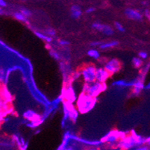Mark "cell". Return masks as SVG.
Segmentation results:
<instances>
[{
  "instance_id": "1",
  "label": "cell",
  "mask_w": 150,
  "mask_h": 150,
  "mask_svg": "<svg viewBox=\"0 0 150 150\" xmlns=\"http://www.w3.org/2000/svg\"><path fill=\"white\" fill-rule=\"evenodd\" d=\"M96 103V98H93L82 92L78 98L76 105L79 112L81 114L88 113L94 108Z\"/></svg>"
},
{
  "instance_id": "2",
  "label": "cell",
  "mask_w": 150,
  "mask_h": 150,
  "mask_svg": "<svg viewBox=\"0 0 150 150\" xmlns=\"http://www.w3.org/2000/svg\"><path fill=\"white\" fill-rule=\"evenodd\" d=\"M106 87L105 84L94 81L91 84H84L83 92L90 97L96 98L102 92L105 90Z\"/></svg>"
},
{
  "instance_id": "3",
  "label": "cell",
  "mask_w": 150,
  "mask_h": 150,
  "mask_svg": "<svg viewBox=\"0 0 150 150\" xmlns=\"http://www.w3.org/2000/svg\"><path fill=\"white\" fill-rule=\"evenodd\" d=\"M96 68L92 64H88L81 69V76L86 84H91L96 81Z\"/></svg>"
},
{
  "instance_id": "4",
  "label": "cell",
  "mask_w": 150,
  "mask_h": 150,
  "mask_svg": "<svg viewBox=\"0 0 150 150\" xmlns=\"http://www.w3.org/2000/svg\"><path fill=\"white\" fill-rule=\"evenodd\" d=\"M126 136H125V134L122 132H118L116 131L109 132L102 139V143H107L110 144H114V143L118 142L119 140H123Z\"/></svg>"
},
{
  "instance_id": "5",
  "label": "cell",
  "mask_w": 150,
  "mask_h": 150,
  "mask_svg": "<svg viewBox=\"0 0 150 150\" xmlns=\"http://www.w3.org/2000/svg\"><path fill=\"white\" fill-rule=\"evenodd\" d=\"M105 69L110 75L115 74L121 69V63L119 60L113 58V59L109 60L105 64Z\"/></svg>"
},
{
  "instance_id": "6",
  "label": "cell",
  "mask_w": 150,
  "mask_h": 150,
  "mask_svg": "<svg viewBox=\"0 0 150 150\" xmlns=\"http://www.w3.org/2000/svg\"><path fill=\"white\" fill-rule=\"evenodd\" d=\"M92 28L106 36H111L114 34V30L111 26L108 25H104V24H102L100 22H93L92 24Z\"/></svg>"
},
{
  "instance_id": "7",
  "label": "cell",
  "mask_w": 150,
  "mask_h": 150,
  "mask_svg": "<svg viewBox=\"0 0 150 150\" xmlns=\"http://www.w3.org/2000/svg\"><path fill=\"white\" fill-rule=\"evenodd\" d=\"M64 100H66V102L70 103L73 104V102L76 101V95L75 90L73 87L72 86V84H69L67 88L64 90Z\"/></svg>"
},
{
  "instance_id": "8",
  "label": "cell",
  "mask_w": 150,
  "mask_h": 150,
  "mask_svg": "<svg viewBox=\"0 0 150 150\" xmlns=\"http://www.w3.org/2000/svg\"><path fill=\"white\" fill-rule=\"evenodd\" d=\"M64 107L67 110L68 117L69 118V120H72L73 123H76L78 116H79V111H78L77 108H75L73 104L68 102L64 103Z\"/></svg>"
},
{
  "instance_id": "9",
  "label": "cell",
  "mask_w": 150,
  "mask_h": 150,
  "mask_svg": "<svg viewBox=\"0 0 150 150\" xmlns=\"http://www.w3.org/2000/svg\"><path fill=\"white\" fill-rule=\"evenodd\" d=\"M125 15L129 20H132L139 21L141 20L143 18V15L139 11L135 10L133 8H126L125 11Z\"/></svg>"
},
{
  "instance_id": "10",
  "label": "cell",
  "mask_w": 150,
  "mask_h": 150,
  "mask_svg": "<svg viewBox=\"0 0 150 150\" xmlns=\"http://www.w3.org/2000/svg\"><path fill=\"white\" fill-rule=\"evenodd\" d=\"M111 75L105 70V68H98L96 71V81L105 84Z\"/></svg>"
},
{
  "instance_id": "11",
  "label": "cell",
  "mask_w": 150,
  "mask_h": 150,
  "mask_svg": "<svg viewBox=\"0 0 150 150\" xmlns=\"http://www.w3.org/2000/svg\"><path fill=\"white\" fill-rule=\"evenodd\" d=\"M23 117L27 120L28 121L30 122H36V121H41V116L39 114H37L35 111H32V110H27L23 113Z\"/></svg>"
},
{
  "instance_id": "12",
  "label": "cell",
  "mask_w": 150,
  "mask_h": 150,
  "mask_svg": "<svg viewBox=\"0 0 150 150\" xmlns=\"http://www.w3.org/2000/svg\"><path fill=\"white\" fill-rule=\"evenodd\" d=\"M71 17L74 19H79L81 16L82 11L81 8L79 5H73L70 7Z\"/></svg>"
},
{
  "instance_id": "13",
  "label": "cell",
  "mask_w": 150,
  "mask_h": 150,
  "mask_svg": "<svg viewBox=\"0 0 150 150\" xmlns=\"http://www.w3.org/2000/svg\"><path fill=\"white\" fill-rule=\"evenodd\" d=\"M133 93L136 96L139 95L143 89V82L141 79H136L133 82Z\"/></svg>"
},
{
  "instance_id": "14",
  "label": "cell",
  "mask_w": 150,
  "mask_h": 150,
  "mask_svg": "<svg viewBox=\"0 0 150 150\" xmlns=\"http://www.w3.org/2000/svg\"><path fill=\"white\" fill-rule=\"evenodd\" d=\"M118 45H119L118 41H111V42H108V43H102L101 46H100V48L101 49H111V48L116 47V46H117Z\"/></svg>"
},
{
  "instance_id": "15",
  "label": "cell",
  "mask_w": 150,
  "mask_h": 150,
  "mask_svg": "<svg viewBox=\"0 0 150 150\" xmlns=\"http://www.w3.org/2000/svg\"><path fill=\"white\" fill-rule=\"evenodd\" d=\"M34 34H35V35L37 36V37H39V38L43 40V41H46V42L48 43L53 41V38H52V37H49V36L47 35H46L45 34H43V33H42V32H34Z\"/></svg>"
},
{
  "instance_id": "16",
  "label": "cell",
  "mask_w": 150,
  "mask_h": 150,
  "mask_svg": "<svg viewBox=\"0 0 150 150\" xmlns=\"http://www.w3.org/2000/svg\"><path fill=\"white\" fill-rule=\"evenodd\" d=\"M88 55L90 56V57L93 58V59H96L97 60L99 57H100V53L98 52L96 49H90L89 51L88 52Z\"/></svg>"
},
{
  "instance_id": "17",
  "label": "cell",
  "mask_w": 150,
  "mask_h": 150,
  "mask_svg": "<svg viewBox=\"0 0 150 150\" xmlns=\"http://www.w3.org/2000/svg\"><path fill=\"white\" fill-rule=\"evenodd\" d=\"M14 17L17 19V20L22 21V22H28L26 17H25L22 13H20V12H16V13H14Z\"/></svg>"
},
{
  "instance_id": "18",
  "label": "cell",
  "mask_w": 150,
  "mask_h": 150,
  "mask_svg": "<svg viewBox=\"0 0 150 150\" xmlns=\"http://www.w3.org/2000/svg\"><path fill=\"white\" fill-rule=\"evenodd\" d=\"M132 64L134 67L140 68L143 64V60L140 59V57H134L132 59Z\"/></svg>"
},
{
  "instance_id": "19",
  "label": "cell",
  "mask_w": 150,
  "mask_h": 150,
  "mask_svg": "<svg viewBox=\"0 0 150 150\" xmlns=\"http://www.w3.org/2000/svg\"><path fill=\"white\" fill-rule=\"evenodd\" d=\"M114 85H116V86H120V87H123V86H133V82L132 83H128L125 81H123V80H120V81H115L114 83Z\"/></svg>"
},
{
  "instance_id": "20",
  "label": "cell",
  "mask_w": 150,
  "mask_h": 150,
  "mask_svg": "<svg viewBox=\"0 0 150 150\" xmlns=\"http://www.w3.org/2000/svg\"><path fill=\"white\" fill-rule=\"evenodd\" d=\"M45 34L46 35H47L49 36V37H54V36L55 35L56 32L54 29H53V28H49V29H46L45 30Z\"/></svg>"
},
{
  "instance_id": "21",
  "label": "cell",
  "mask_w": 150,
  "mask_h": 150,
  "mask_svg": "<svg viewBox=\"0 0 150 150\" xmlns=\"http://www.w3.org/2000/svg\"><path fill=\"white\" fill-rule=\"evenodd\" d=\"M0 93H1V95H2L3 99H5V100H7L8 101H9V100H10V98H11V95L10 93H8V91L5 88V89H3V90H2Z\"/></svg>"
},
{
  "instance_id": "22",
  "label": "cell",
  "mask_w": 150,
  "mask_h": 150,
  "mask_svg": "<svg viewBox=\"0 0 150 150\" xmlns=\"http://www.w3.org/2000/svg\"><path fill=\"white\" fill-rule=\"evenodd\" d=\"M20 13H22L25 17H29L32 15V13H31L30 11H29V9L25 8H21Z\"/></svg>"
},
{
  "instance_id": "23",
  "label": "cell",
  "mask_w": 150,
  "mask_h": 150,
  "mask_svg": "<svg viewBox=\"0 0 150 150\" xmlns=\"http://www.w3.org/2000/svg\"><path fill=\"white\" fill-rule=\"evenodd\" d=\"M114 26H115V29H116L117 31H119V32H125V29H124V27H123V25H122L120 22H115Z\"/></svg>"
},
{
  "instance_id": "24",
  "label": "cell",
  "mask_w": 150,
  "mask_h": 150,
  "mask_svg": "<svg viewBox=\"0 0 150 150\" xmlns=\"http://www.w3.org/2000/svg\"><path fill=\"white\" fill-rule=\"evenodd\" d=\"M50 55L52 56V57H53L54 59L57 60H57H60V58H61V57H60L59 54H58V53H57V52H56V51H55V50H51L50 51Z\"/></svg>"
},
{
  "instance_id": "25",
  "label": "cell",
  "mask_w": 150,
  "mask_h": 150,
  "mask_svg": "<svg viewBox=\"0 0 150 150\" xmlns=\"http://www.w3.org/2000/svg\"><path fill=\"white\" fill-rule=\"evenodd\" d=\"M147 57H148V54H147L146 52H140L139 53V57L142 60L146 59Z\"/></svg>"
},
{
  "instance_id": "26",
  "label": "cell",
  "mask_w": 150,
  "mask_h": 150,
  "mask_svg": "<svg viewBox=\"0 0 150 150\" xmlns=\"http://www.w3.org/2000/svg\"><path fill=\"white\" fill-rule=\"evenodd\" d=\"M58 43L59 45L62 46H68L69 44V42L67 41H65V40H60L58 41Z\"/></svg>"
},
{
  "instance_id": "27",
  "label": "cell",
  "mask_w": 150,
  "mask_h": 150,
  "mask_svg": "<svg viewBox=\"0 0 150 150\" xmlns=\"http://www.w3.org/2000/svg\"><path fill=\"white\" fill-rule=\"evenodd\" d=\"M144 15L146 17L147 20L150 22V9H146L144 11Z\"/></svg>"
},
{
  "instance_id": "28",
  "label": "cell",
  "mask_w": 150,
  "mask_h": 150,
  "mask_svg": "<svg viewBox=\"0 0 150 150\" xmlns=\"http://www.w3.org/2000/svg\"><path fill=\"white\" fill-rule=\"evenodd\" d=\"M4 78H5V72L4 69L0 68V81H4Z\"/></svg>"
},
{
  "instance_id": "29",
  "label": "cell",
  "mask_w": 150,
  "mask_h": 150,
  "mask_svg": "<svg viewBox=\"0 0 150 150\" xmlns=\"http://www.w3.org/2000/svg\"><path fill=\"white\" fill-rule=\"evenodd\" d=\"M102 43L100 42V41H95V42H92L90 43L91 46H98V47H100V46L102 45Z\"/></svg>"
},
{
  "instance_id": "30",
  "label": "cell",
  "mask_w": 150,
  "mask_h": 150,
  "mask_svg": "<svg viewBox=\"0 0 150 150\" xmlns=\"http://www.w3.org/2000/svg\"><path fill=\"white\" fill-rule=\"evenodd\" d=\"M95 11V8H88L86 10V13L87 14H90V13H93V11Z\"/></svg>"
},
{
  "instance_id": "31",
  "label": "cell",
  "mask_w": 150,
  "mask_h": 150,
  "mask_svg": "<svg viewBox=\"0 0 150 150\" xmlns=\"http://www.w3.org/2000/svg\"><path fill=\"white\" fill-rule=\"evenodd\" d=\"M2 95H1V93H0V111L2 109V107H3V101H2Z\"/></svg>"
},
{
  "instance_id": "32",
  "label": "cell",
  "mask_w": 150,
  "mask_h": 150,
  "mask_svg": "<svg viewBox=\"0 0 150 150\" xmlns=\"http://www.w3.org/2000/svg\"><path fill=\"white\" fill-rule=\"evenodd\" d=\"M6 2L3 0H0V7H5L6 6Z\"/></svg>"
},
{
  "instance_id": "33",
  "label": "cell",
  "mask_w": 150,
  "mask_h": 150,
  "mask_svg": "<svg viewBox=\"0 0 150 150\" xmlns=\"http://www.w3.org/2000/svg\"><path fill=\"white\" fill-rule=\"evenodd\" d=\"M146 143L149 146H150V137L149 138L146 139Z\"/></svg>"
},
{
  "instance_id": "34",
  "label": "cell",
  "mask_w": 150,
  "mask_h": 150,
  "mask_svg": "<svg viewBox=\"0 0 150 150\" xmlns=\"http://www.w3.org/2000/svg\"><path fill=\"white\" fill-rule=\"evenodd\" d=\"M85 150H100V149H97V148H88V149H85Z\"/></svg>"
},
{
  "instance_id": "35",
  "label": "cell",
  "mask_w": 150,
  "mask_h": 150,
  "mask_svg": "<svg viewBox=\"0 0 150 150\" xmlns=\"http://www.w3.org/2000/svg\"><path fill=\"white\" fill-rule=\"evenodd\" d=\"M2 11V9H1V8H0V12Z\"/></svg>"
}]
</instances>
